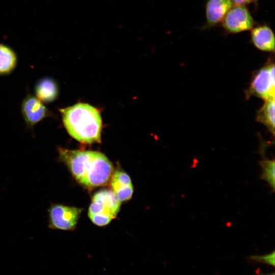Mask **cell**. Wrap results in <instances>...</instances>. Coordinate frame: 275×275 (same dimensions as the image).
<instances>
[{
    "mask_svg": "<svg viewBox=\"0 0 275 275\" xmlns=\"http://www.w3.org/2000/svg\"><path fill=\"white\" fill-rule=\"evenodd\" d=\"M60 159L80 184L93 188L110 181L114 172L112 162L103 153L94 151L59 147Z\"/></svg>",
    "mask_w": 275,
    "mask_h": 275,
    "instance_id": "obj_1",
    "label": "cell"
},
{
    "mask_svg": "<svg viewBox=\"0 0 275 275\" xmlns=\"http://www.w3.org/2000/svg\"><path fill=\"white\" fill-rule=\"evenodd\" d=\"M69 134L82 143L101 142L102 119L99 111L87 103H78L60 109Z\"/></svg>",
    "mask_w": 275,
    "mask_h": 275,
    "instance_id": "obj_2",
    "label": "cell"
},
{
    "mask_svg": "<svg viewBox=\"0 0 275 275\" xmlns=\"http://www.w3.org/2000/svg\"><path fill=\"white\" fill-rule=\"evenodd\" d=\"M120 206L121 202L112 190L102 189L94 195L88 216L96 225L105 226L116 217Z\"/></svg>",
    "mask_w": 275,
    "mask_h": 275,
    "instance_id": "obj_3",
    "label": "cell"
},
{
    "mask_svg": "<svg viewBox=\"0 0 275 275\" xmlns=\"http://www.w3.org/2000/svg\"><path fill=\"white\" fill-rule=\"evenodd\" d=\"M246 97L255 96L268 101L274 99V64L270 60L254 74L246 91Z\"/></svg>",
    "mask_w": 275,
    "mask_h": 275,
    "instance_id": "obj_4",
    "label": "cell"
},
{
    "mask_svg": "<svg viewBox=\"0 0 275 275\" xmlns=\"http://www.w3.org/2000/svg\"><path fill=\"white\" fill-rule=\"evenodd\" d=\"M82 209L60 204H51L48 210V227L62 230L75 229Z\"/></svg>",
    "mask_w": 275,
    "mask_h": 275,
    "instance_id": "obj_5",
    "label": "cell"
},
{
    "mask_svg": "<svg viewBox=\"0 0 275 275\" xmlns=\"http://www.w3.org/2000/svg\"><path fill=\"white\" fill-rule=\"evenodd\" d=\"M221 23L227 32L237 34L251 30L254 27L255 21L245 6L233 5Z\"/></svg>",
    "mask_w": 275,
    "mask_h": 275,
    "instance_id": "obj_6",
    "label": "cell"
},
{
    "mask_svg": "<svg viewBox=\"0 0 275 275\" xmlns=\"http://www.w3.org/2000/svg\"><path fill=\"white\" fill-rule=\"evenodd\" d=\"M23 117L28 125L33 126L50 115L47 108L37 97L28 95L21 105Z\"/></svg>",
    "mask_w": 275,
    "mask_h": 275,
    "instance_id": "obj_7",
    "label": "cell"
},
{
    "mask_svg": "<svg viewBox=\"0 0 275 275\" xmlns=\"http://www.w3.org/2000/svg\"><path fill=\"white\" fill-rule=\"evenodd\" d=\"M110 181L112 190L120 202L131 198L133 188L131 179L126 173L121 170L114 171Z\"/></svg>",
    "mask_w": 275,
    "mask_h": 275,
    "instance_id": "obj_8",
    "label": "cell"
},
{
    "mask_svg": "<svg viewBox=\"0 0 275 275\" xmlns=\"http://www.w3.org/2000/svg\"><path fill=\"white\" fill-rule=\"evenodd\" d=\"M251 40L257 49L267 52L274 51V35L267 25H260L251 30Z\"/></svg>",
    "mask_w": 275,
    "mask_h": 275,
    "instance_id": "obj_9",
    "label": "cell"
},
{
    "mask_svg": "<svg viewBox=\"0 0 275 275\" xmlns=\"http://www.w3.org/2000/svg\"><path fill=\"white\" fill-rule=\"evenodd\" d=\"M233 5L230 0H207L205 5L206 25L211 27L222 22Z\"/></svg>",
    "mask_w": 275,
    "mask_h": 275,
    "instance_id": "obj_10",
    "label": "cell"
},
{
    "mask_svg": "<svg viewBox=\"0 0 275 275\" xmlns=\"http://www.w3.org/2000/svg\"><path fill=\"white\" fill-rule=\"evenodd\" d=\"M35 93L37 97L42 102H52L58 95L57 84L51 78H43L37 83L35 87Z\"/></svg>",
    "mask_w": 275,
    "mask_h": 275,
    "instance_id": "obj_11",
    "label": "cell"
},
{
    "mask_svg": "<svg viewBox=\"0 0 275 275\" xmlns=\"http://www.w3.org/2000/svg\"><path fill=\"white\" fill-rule=\"evenodd\" d=\"M256 121L266 126L270 132L274 134V99L265 101L258 111Z\"/></svg>",
    "mask_w": 275,
    "mask_h": 275,
    "instance_id": "obj_12",
    "label": "cell"
},
{
    "mask_svg": "<svg viewBox=\"0 0 275 275\" xmlns=\"http://www.w3.org/2000/svg\"><path fill=\"white\" fill-rule=\"evenodd\" d=\"M17 62L14 51L8 45L0 43V75L11 73L15 69Z\"/></svg>",
    "mask_w": 275,
    "mask_h": 275,
    "instance_id": "obj_13",
    "label": "cell"
},
{
    "mask_svg": "<svg viewBox=\"0 0 275 275\" xmlns=\"http://www.w3.org/2000/svg\"><path fill=\"white\" fill-rule=\"evenodd\" d=\"M259 164L261 167L262 172L260 179L266 181L274 190L275 184V162L274 158L263 159L259 161Z\"/></svg>",
    "mask_w": 275,
    "mask_h": 275,
    "instance_id": "obj_14",
    "label": "cell"
},
{
    "mask_svg": "<svg viewBox=\"0 0 275 275\" xmlns=\"http://www.w3.org/2000/svg\"><path fill=\"white\" fill-rule=\"evenodd\" d=\"M248 260L255 263L274 266V251L263 255H254L248 257Z\"/></svg>",
    "mask_w": 275,
    "mask_h": 275,
    "instance_id": "obj_15",
    "label": "cell"
},
{
    "mask_svg": "<svg viewBox=\"0 0 275 275\" xmlns=\"http://www.w3.org/2000/svg\"><path fill=\"white\" fill-rule=\"evenodd\" d=\"M233 5L243 6L249 5L256 2L257 0H230Z\"/></svg>",
    "mask_w": 275,
    "mask_h": 275,
    "instance_id": "obj_16",
    "label": "cell"
},
{
    "mask_svg": "<svg viewBox=\"0 0 275 275\" xmlns=\"http://www.w3.org/2000/svg\"><path fill=\"white\" fill-rule=\"evenodd\" d=\"M256 275H274V272L273 271L272 272H270V273H263V272H261L259 268L256 271Z\"/></svg>",
    "mask_w": 275,
    "mask_h": 275,
    "instance_id": "obj_17",
    "label": "cell"
}]
</instances>
